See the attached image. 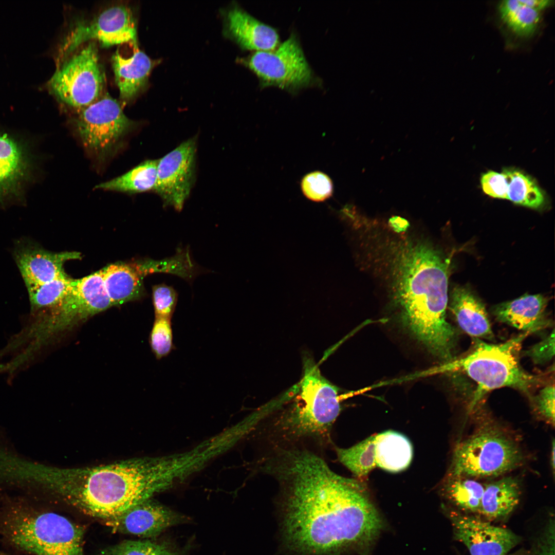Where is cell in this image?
I'll use <instances>...</instances> for the list:
<instances>
[{
    "label": "cell",
    "instance_id": "1",
    "mask_svg": "<svg viewBox=\"0 0 555 555\" xmlns=\"http://www.w3.org/2000/svg\"><path fill=\"white\" fill-rule=\"evenodd\" d=\"M274 478L288 546L304 555H327L363 546L382 521L365 487L334 472L321 454L306 448H278L259 461Z\"/></svg>",
    "mask_w": 555,
    "mask_h": 555
},
{
    "label": "cell",
    "instance_id": "2",
    "mask_svg": "<svg viewBox=\"0 0 555 555\" xmlns=\"http://www.w3.org/2000/svg\"><path fill=\"white\" fill-rule=\"evenodd\" d=\"M406 230L396 232L369 220L360 228L401 324L430 353L447 361L457 339L447 320L449 262L428 239Z\"/></svg>",
    "mask_w": 555,
    "mask_h": 555
},
{
    "label": "cell",
    "instance_id": "3",
    "mask_svg": "<svg viewBox=\"0 0 555 555\" xmlns=\"http://www.w3.org/2000/svg\"><path fill=\"white\" fill-rule=\"evenodd\" d=\"M180 478L178 462L170 454L94 467L45 465L42 483L84 513L106 520L173 488Z\"/></svg>",
    "mask_w": 555,
    "mask_h": 555
},
{
    "label": "cell",
    "instance_id": "4",
    "mask_svg": "<svg viewBox=\"0 0 555 555\" xmlns=\"http://www.w3.org/2000/svg\"><path fill=\"white\" fill-rule=\"evenodd\" d=\"M300 381L272 406L261 423L265 450L307 448L321 453L329 443L333 423L341 411L338 387L321 373L311 358L305 357Z\"/></svg>",
    "mask_w": 555,
    "mask_h": 555
},
{
    "label": "cell",
    "instance_id": "5",
    "mask_svg": "<svg viewBox=\"0 0 555 555\" xmlns=\"http://www.w3.org/2000/svg\"><path fill=\"white\" fill-rule=\"evenodd\" d=\"M83 527L39 509L31 498L0 496V538L33 555H84Z\"/></svg>",
    "mask_w": 555,
    "mask_h": 555
},
{
    "label": "cell",
    "instance_id": "6",
    "mask_svg": "<svg viewBox=\"0 0 555 555\" xmlns=\"http://www.w3.org/2000/svg\"><path fill=\"white\" fill-rule=\"evenodd\" d=\"M529 334L524 332L498 344L487 343L476 338L475 346L471 353L447 362L439 370L464 372L477 383L471 409L486 393L495 388L508 386L528 393L544 380V375L528 373L519 362V349Z\"/></svg>",
    "mask_w": 555,
    "mask_h": 555
},
{
    "label": "cell",
    "instance_id": "7",
    "mask_svg": "<svg viewBox=\"0 0 555 555\" xmlns=\"http://www.w3.org/2000/svg\"><path fill=\"white\" fill-rule=\"evenodd\" d=\"M525 458L514 436L498 423L484 421L456 445L447 475L497 477L521 467Z\"/></svg>",
    "mask_w": 555,
    "mask_h": 555
},
{
    "label": "cell",
    "instance_id": "8",
    "mask_svg": "<svg viewBox=\"0 0 555 555\" xmlns=\"http://www.w3.org/2000/svg\"><path fill=\"white\" fill-rule=\"evenodd\" d=\"M112 306L101 270L72 280L69 291L57 305L30 315V321L20 330L21 338L30 350L38 352L56 332Z\"/></svg>",
    "mask_w": 555,
    "mask_h": 555
},
{
    "label": "cell",
    "instance_id": "9",
    "mask_svg": "<svg viewBox=\"0 0 555 555\" xmlns=\"http://www.w3.org/2000/svg\"><path fill=\"white\" fill-rule=\"evenodd\" d=\"M106 77L97 42L80 46L60 62L47 87L62 104L77 110L93 103L105 93Z\"/></svg>",
    "mask_w": 555,
    "mask_h": 555
},
{
    "label": "cell",
    "instance_id": "10",
    "mask_svg": "<svg viewBox=\"0 0 555 555\" xmlns=\"http://www.w3.org/2000/svg\"><path fill=\"white\" fill-rule=\"evenodd\" d=\"M98 41L105 47L128 44L138 47L135 16L131 7L124 4L108 7L90 20H80L73 25L58 47L55 63H58L81 45Z\"/></svg>",
    "mask_w": 555,
    "mask_h": 555
},
{
    "label": "cell",
    "instance_id": "11",
    "mask_svg": "<svg viewBox=\"0 0 555 555\" xmlns=\"http://www.w3.org/2000/svg\"><path fill=\"white\" fill-rule=\"evenodd\" d=\"M120 102L105 92L98 100L78 110L76 127L83 145L96 155L110 154L135 126Z\"/></svg>",
    "mask_w": 555,
    "mask_h": 555
},
{
    "label": "cell",
    "instance_id": "12",
    "mask_svg": "<svg viewBox=\"0 0 555 555\" xmlns=\"http://www.w3.org/2000/svg\"><path fill=\"white\" fill-rule=\"evenodd\" d=\"M239 62L256 75L262 86L293 91L308 86L314 78L294 33L275 49L257 51Z\"/></svg>",
    "mask_w": 555,
    "mask_h": 555
},
{
    "label": "cell",
    "instance_id": "13",
    "mask_svg": "<svg viewBox=\"0 0 555 555\" xmlns=\"http://www.w3.org/2000/svg\"><path fill=\"white\" fill-rule=\"evenodd\" d=\"M38 157L33 142L15 132L0 128V206L24 202L36 180Z\"/></svg>",
    "mask_w": 555,
    "mask_h": 555
},
{
    "label": "cell",
    "instance_id": "14",
    "mask_svg": "<svg viewBox=\"0 0 555 555\" xmlns=\"http://www.w3.org/2000/svg\"><path fill=\"white\" fill-rule=\"evenodd\" d=\"M195 140L190 139L158 160L154 190L165 206L182 208L195 177Z\"/></svg>",
    "mask_w": 555,
    "mask_h": 555
},
{
    "label": "cell",
    "instance_id": "15",
    "mask_svg": "<svg viewBox=\"0 0 555 555\" xmlns=\"http://www.w3.org/2000/svg\"><path fill=\"white\" fill-rule=\"evenodd\" d=\"M450 514L454 538L467 547L470 555H505L520 541L510 530L476 516L456 511Z\"/></svg>",
    "mask_w": 555,
    "mask_h": 555
},
{
    "label": "cell",
    "instance_id": "16",
    "mask_svg": "<svg viewBox=\"0 0 555 555\" xmlns=\"http://www.w3.org/2000/svg\"><path fill=\"white\" fill-rule=\"evenodd\" d=\"M357 450L360 469L365 476L376 467L391 472L402 471L410 465L413 457L410 440L393 431L368 437L358 443Z\"/></svg>",
    "mask_w": 555,
    "mask_h": 555
},
{
    "label": "cell",
    "instance_id": "17",
    "mask_svg": "<svg viewBox=\"0 0 555 555\" xmlns=\"http://www.w3.org/2000/svg\"><path fill=\"white\" fill-rule=\"evenodd\" d=\"M181 516L151 498L113 518L106 525L115 532L142 537H153L179 522Z\"/></svg>",
    "mask_w": 555,
    "mask_h": 555
},
{
    "label": "cell",
    "instance_id": "18",
    "mask_svg": "<svg viewBox=\"0 0 555 555\" xmlns=\"http://www.w3.org/2000/svg\"><path fill=\"white\" fill-rule=\"evenodd\" d=\"M14 255L27 289L65 274L64 263L81 258L77 252L53 253L29 242L22 243L16 247Z\"/></svg>",
    "mask_w": 555,
    "mask_h": 555
},
{
    "label": "cell",
    "instance_id": "19",
    "mask_svg": "<svg viewBox=\"0 0 555 555\" xmlns=\"http://www.w3.org/2000/svg\"><path fill=\"white\" fill-rule=\"evenodd\" d=\"M547 302L541 294H525L495 306L492 313L502 323L533 333L551 326L546 311Z\"/></svg>",
    "mask_w": 555,
    "mask_h": 555
},
{
    "label": "cell",
    "instance_id": "20",
    "mask_svg": "<svg viewBox=\"0 0 555 555\" xmlns=\"http://www.w3.org/2000/svg\"><path fill=\"white\" fill-rule=\"evenodd\" d=\"M226 21L227 33L244 49L269 51L280 45L278 33L273 28L237 6L227 12Z\"/></svg>",
    "mask_w": 555,
    "mask_h": 555
},
{
    "label": "cell",
    "instance_id": "21",
    "mask_svg": "<svg viewBox=\"0 0 555 555\" xmlns=\"http://www.w3.org/2000/svg\"><path fill=\"white\" fill-rule=\"evenodd\" d=\"M115 81L119 90L122 106L131 102L146 86L157 61L152 60L138 48L126 58L117 50L112 58Z\"/></svg>",
    "mask_w": 555,
    "mask_h": 555
},
{
    "label": "cell",
    "instance_id": "22",
    "mask_svg": "<svg viewBox=\"0 0 555 555\" xmlns=\"http://www.w3.org/2000/svg\"><path fill=\"white\" fill-rule=\"evenodd\" d=\"M449 308L459 327L467 334L475 338L493 339L484 305L468 288L456 286L453 289Z\"/></svg>",
    "mask_w": 555,
    "mask_h": 555
},
{
    "label": "cell",
    "instance_id": "23",
    "mask_svg": "<svg viewBox=\"0 0 555 555\" xmlns=\"http://www.w3.org/2000/svg\"><path fill=\"white\" fill-rule=\"evenodd\" d=\"M521 493L516 477L504 476L484 484L479 514L489 521L505 519L519 505Z\"/></svg>",
    "mask_w": 555,
    "mask_h": 555
},
{
    "label": "cell",
    "instance_id": "24",
    "mask_svg": "<svg viewBox=\"0 0 555 555\" xmlns=\"http://www.w3.org/2000/svg\"><path fill=\"white\" fill-rule=\"evenodd\" d=\"M101 271L112 305L136 299L142 294V280L134 268L125 264H112Z\"/></svg>",
    "mask_w": 555,
    "mask_h": 555
},
{
    "label": "cell",
    "instance_id": "25",
    "mask_svg": "<svg viewBox=\"0 0 555 555\" xmlns=\"http://www.w3.org/2000/svg\"><path fill=\"white\" fill-rule=\"evenodd\" d=\"M441 489L443 495L460 510L479 514L484 484L467 477L447 475Z\"/></svg>",
    "mask_w": 555,
    "mask_h": 555
},
{
    "label": "cell",
    "instance_id": "26",
    "mask_svg": "<svg viewBox=\"0 0 555 555\" xmlns=\"http://www.w3.org/2000/svg\"><path fill=\"white\" fill-rule=\"evenodd\" d=\"M157 164L158 160H147L119 177L97 185L95 189L128 193L154 190Z\"/></svg>",
    "mask_w": 555,
    "mask_h": 555
},
{
    "label": "cell",
    "instance_id": "27",
    "mask_svg": "<svg viewBox=\"0 0 555 555\" xmlns=\"http://www.w3.org/2000/svg\"><path fill=\"white\" fill-rule=\"evenodd\" d=\"M503 172L507 178V199L533 209L543 205L544 194L531 177L516 169H506Z\"/></svg>",
    "mask_w": 555,
    "mask_h": 555
},
{
    "label": "cell",
    "instance_id": "28",
    "mask_svg": "<svg viewBox=\"0 0 555 555\" xmlns=\"http://www.w3.org/2000/svg\"><path fill=\"white\" fill-rule=\"evenodd\" d=\"M501 19L517 35L529 37L535 31L540 12L522 3L521 0H504L498 6Z\"/></svg>",
    "mask_w": 555,
    "mask_h": 555
},
{
    "label": "cell",
    "instance_id": "29",
    "mask_svg": "<svg viewBox=\"0 0 555 555\" xmlns=\"http://www.w3.org/2000/svg\"><path fill=\"white\" fill-rule=\"evenodd\" d=\"M72 279L66 274L50 282L27 289L30 304V314L57 305L69 291Z\"/></svg>",
    "mask_w": 555,
    "mask_h": 555
},
{
    "label": "cell",
    "instance_id": "30",
    "mask_svg": "<svg viewBox=\"0 0 555 555\" xmlns=\"http://www.w3.org/2000/svg\"><path fill=\"white\" fill-rule=\"evenodd\" d=\"M103 555H178L168 547L150 541H125L107 549Z\"/></svg>",
    "mask_w": 555,
    "mask_h": 555
},
{
    "label": "cell",
    "instance_id": "31",
    "mask_svg": "<svg viewBox=\"0 0 555 555\" xmlns=\"http://www.w3.org/2000/svg\"><path fill=\"white\" fill-rule=\"evenodd\" d=\"M152 349L157 359L167 356L174 349L171 319L156 318L151 335Z\"/></svg>",
    "mask_w": 555,
    "mask_h": 555
},
{
    "label": "cell",
    "instance_id": "32",
    "mask_svg": "<svg viewBox=\"0 0 555 555\" xmlns=\"http://www.w3.org/2000/svg\"><path fill=\"white\" fill-rule=\"evenodd\" d=\"M301 188L304 195L314 201H322L330 197L333 186L330 178L323 173L314 172L302 179Z\"/></svg>",
    "mask_w": 555,
    "mask_h": 555
},
{
    "label": "cell",
    "instance_id": "33",
    "mask_svg": "<svg viewBox=\"0 0 555 555\" xmlns=\"http://www.w3.org/2000/svg\"><path fill=\"white\" fill-rule=\"evenodd\" d=\"M177 293L171 286L165 284L153 287V301L155 318L171 319L177 302Z\"/></svg>",
    "mask_w": 555,
    "mask_h": 555
},
{
    "label": "cell",
    "instance_id": "34",
    "mask_svg": "<svg viewBox=\"0 0 555 555\" xmlns=\"http://www.w3.org/2000/svg\"><path fill=\"white\" fill-rule=\"evenodd\" d=\"M534 409L547 422L554 425V386L549 384L532 398Z\"/></svg>",
    "mask_w": 555,
    "mask_h": 555
},
{
    "label": "cell",
    "instance_id": "35",
    "mask_svg": "<svg viewBox=\"0 0 555 555\" xmlns=\"http://www.w3.org/2000/svg\"><path fill=\"white\" fill-rule=\"evenodd\" d=\"M480 182L486 194L494 198L507 199L508 182L504 172L489 171L482 175Z\"/></svg>",
    "mask_w": 555,
    "mask_h": 555
},
{
    "label": "cell",
    "instance_id": "36",
    "mask_svg": "<svg viewBox=\"0 0 555 555\" xmlns=\"http://www.w3.org/2000/svg\"><path fill=\"white\" fill-rule=\"evenodd\" d=\"M524 354L535 364H543L550 361L554 356V329L543 340L526 350Z\"/></svg>",
    "mask_w": 555,
    "mask_h": 555
},
{
    "label": "cell",
    "instance_id": "37",
    "mask_svg": "<svg viewBox=\"0 0 555 555\" xmlns=\"http://www.w3.org/2000/svg\"><path fill=\"white\" fill-rule=\"evenodd\" d=\"M554 519L550 517L535 542L533 555H554Z\"/></svg>",
    "mask_w": 555,
    "mask_h": 555
},
{
    "label": "cell",
    "instance_id": "38",
    "mask_svg": "<svg viewBox=\"0 0 555 555\" xmlns=\"http://www.w3.org/2000/svg\"><path fill=\"white\" fill-rule=\"evenodd\" d=\"M521 1L526 6L540 12L549 6L552 2L550 0H521Z\"/></svg>",
    "mask_w": 555,
    "mask_h": 555
},
{
    "label": "cell",
    "instance_id": "39",
    "mask_svg": "<svg viewBox=\"0 0 555 555\" xmlns=\"http://www.w3.org/2000/svg\"><path fill=\"white\" fill-rule=\"evenodd\" d=\"M550 455V466L553 476H554V469H555V442L553 439L551 442Z\"/></svg>",
    "mask_w": 555,
    "mask_h": 555
},
{
    "label": "cell",
    "instance_id": "40",
    "mask_svg": "<svg viewBox=\"0 0 555 555\" xmlns=\"http://www.w3.org/2000/svg\"><path fill=\"white\" fill-rule=\"evenodd\" d=\"M0 555H9L5 552L0 551Z\"/></svg>",
    "mask_w": 555,
    "mask_h": 555
},
{
    "label": "cell",
    "instance_id": "41",
    "mask_svg": "<svg viewBox=\"0 0 555 555\" xmlns=\"http://www.w3.org/2000/svg\"><path fill=\"white\" fill-rule=\"evenodd\" d=\"M505 555H524V554H520V553H516V554H505Z\"/></svg>",
    "mask_w": 555,
    "mask_h": 555
}]
</instances>
